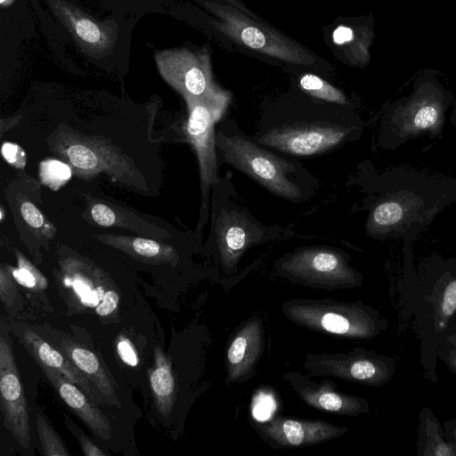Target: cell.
<instances>
[{"instance_id":"24","label":"cell","mask_w":456,"mask_h":456,"mask_svg":"<svg viewBox=\"0 0 456 456\" xmlns=\"http://www.w3.org/2000/svg\"><path fill=\"white\" fill-rule=\"evenodd\" d=\"M66 283L71 288L72 296L76 297L81 305L88 307L95 308L108 290L80 273H75Z\"/></svg>"},{"instance_id":"10","label":"cell","mask_w":456,"mask_h":456,"mask_svg":"<svg viewBox=\"0 0 456 456\" xmlns=\"http://www.w3.org/2000/svg\"><path fill=\"white\" fill-rule=\"evenodd\" d=\"M190 117L187 132L196 147L201 170L204 197L216 182V137L214 126L231 101L225 90L203 97H188Z\"/></svg>"},{"instance_id":"29","label":"cell","mask_w":456,"mask_h":456,"mask_svg":"<svg viewBox=\"0 0 456 456\" xmlns=\"http://www.w3.org/2000/svg\"><path fill=\"white\" fill-rule=\"evenodd\" d=\"M70 162L77 167L91 169L97 165L95 154L87 147L83 145H71L67 151Z\"/></svg>"},{"instance_id":"15","label":"cell","mask_w":456,"mask_h":456,"mask_svg":"<svg viewBox=\"0 0 456 456\" xmlns=\"http://www.w3.org/2000/svg\"><path fill=\"white\" fill-rule=\"evenodd\" d=\"M20 342L37 363L59 371L69 381L79 387L94 403L105 402L101 393L73 362L28 328L20 330Z\"/></svg>"},{"instance_id":"28","label":"cell","mask_w":456,"mask_h":456,"mask_svg":"<svg viewBox=\"0 0 456 456\" xmlns=\"http://www.w3.org/2000/svg\"><path fill=\"white\" fill-rule=\"evenodd\" d=\"M41 178L52 187H59L71 176L68 165L58 160H48L41 164Z\"/></svg>"},{"instance_id":"4","label":"cell","mask_w":456,"mask_h":456,"mask_svg":"<svg viewBox=\"0 0 456 456\" xmlns=\"http://www.w3.org/2000/svg\"><path fill=\"white\" fill-rule=\"evenodd\" d=\"M282 311L292 322L307 329L353 339H371L387 330L388 321L361 301L294 299Z\"/></svg>"},{"instance_id":"32","label":"cell","mask_w":456,"mask_h":456,"mask_svg":"<svg viewBox=\"0 0 456 456\" xmlns=\"http://www.w3.org/2000/svg\"><path fill=\"white\" fill-rule=\"evenodd\" d=\"M66 425L69 429L77 437L84 455L86 456H104L105 452L100 450L93 444L84 434L77 429V426L69 419H66Z\"/></svg>"},{"instance_id":"26","label":"cell","mask_w":456,"mask_h":456,"mask_svg":"<svg viewBox=\"0 0 456 456\" xmlns=\"http://www.w3.org/2000/svg\"><path fill=\"white\" fill-rule=\"evenodd\" d=\"M18 263V268L12 272V275L18 283L34 290L45 289L47 287L46 280L35 266L22 256H19Z\"/></svg>"},{"instance_id":"27","label":"cell","mask_w":456,"mask_h":456,"mask_svg":"<svg viewBox=\"0 0 456 456\" xmlns=\"http://www.w3.org/2000/svg\"><path fill=\"white\" fill-rule=\"evenodd\" d=\"M437 358L456 376V322L439 338Z\"/></svg>"},{"instance_id":"30","label":"cell","mask_w":456,"mask_h":456,"mask_svg":"<svg viewBox=\"0 0 456 456\" xmlns=\"http://www.w3.org/2000/svg\"><path fill=\"white\" fill-rule=\"evenodd\" d=\"M12 277L4 269L1 270L0 299L6 310L8 309L9 311L13 308L17 296L14 278Z\"/></svg>"},{"instance_id":"12","label":"cell","mask_w":456,"mask_h":456,"mask_svg":"<svg viewBox=\"0 0 456 456\" xmlns=\"http://www.w3.org/2000/svg\"><path fill=\"white\" fill-rule=\"evenodd\" d=\"M159 69L167 79L188 97H203L223 91L212 79L209 57L187 49L158 55Z\"/></svg>"},{"instance_id":"20","label":"cell","mask_w":456,"mask_h":456,"mask_svg":"<svg viewBox=\"0 0 456 456\" xmlns=\"http://www.w3.org/2000/svg\"><path fill=\"white\" fill-rule=\"evenodd\" d=\"M149 381L158 411L167 418L176 399V384L171 362L159 346L154 349V364L149 370Z\"/></svg>"},{"instance_id":"38","label":"cell","mask_w":456,"mask_h":456,"mask_svg":"<svg viewBox=\"0 0 456 456\" xmlns=\"http://www.w3.org/2000/svg\"><path fill=\"white\" fill-rule=\"evenodd\" d=\"M23 219L32 227L38 228L44 224V217L40 211L30 202H24L20 207Z\"/></svg>"},{"instance_id":"13","label":"cell","mask_w":456,"mask_h":456,"mask_svg":"<svg viewBox=\"0 0 456 456\" xmlns=\"http://www.w3.org/2000/svg\"><path fill=\"white\" fill-rule=\"evenodd\" d=\"M262 436L282 447L316 444L341 436L347 430L322 420H297L274 418L256 424Z\"/></svg>"},{"instance_id":"19","label":"cell","mask_w":456,"mask_h":456,"mask_svg":"<svg viewBox=\"0 0 456 456\" xmlns=\"http://www.w3.org/2000/svg\"><path fill=\"white\" fill-rule=\"evenodd\" d=\"M59 346L73 364L97 388L105 403L120 407L114 385L97 356L92 351L65 338Z\"/></svg>"},{"instance_id":"37","label":"cell","mask_w":456,"mask_h":456,"mask_svg":"<svg viewBox=\"0 0 456 456\" xmlns=\"http://www.w3.org/2000/svg\"><path fill=\"white\" fill-rule=\"evenodd\" d=\"M118 353L124 362L135 366L138 362L134 346L126 338H120L117 345Z\"/></svg>"},{"instance_id":"14","label":"cell","mask_w":456,"mask_h":456,"mask_svg":"<svg viewBox=\"0 0 456 456\" xmlns=\"http://www.w3.org/2000/svg\"><path fill=\"white\" fill-rule=\"evenodd\" d=\"M47 379L56 389L60 397L72 411L100 439L107 442L111 438L109 419L100 411L95 403L77 385L59 371L37 363Z\"/></svg>"},{"instance_id":"25","label":"cell","mask_w":456,"mask_h":456,"mask_svg":"<svg viewBox=\"0 0 456 456\" xmlns=\"http://www.w3.org/2000/svg\"><path fill=\"white\" fill-rule=\"evenodd\" d=\"M299 85L312 96L338 104L345 105L347 103L346 97L341 91L315 75L305 74L302 76Z\"/></svg>"},{"instance_id":"2","label":"cell","mask_w":456,"mask_h":456,"mask_svg":"<svg viewBox=\"0 0 456 456\" xmlns=\"http://www.w3.org/2000/svg\"><path fill=\"white\" fill-rule=\"evenodd\" d=\"M405 269L411 285L406 293L407 314L413 317L422 376L436 384L439 338L456 322V257L434 253L416 269L412 261L405 262Z\"/></svg>"},{"instance_id":"11","label":"cell","mask_w":456,"mask_h":456,"mask_svg":"<svg viewBox=\"0 0 456 456\" xmlns=\"http://www.w3.org/2000/svg\"><path fill=\"white\" fill-rule=\"evenodd\" d=\"M0 402L5 428L25 450L30 448L29 411L11 338L4 323L0 334Z\"/></svg>"},{"instance_id":"35","label":"cell","mask_w":456,"mask_h":456,"mask_svg":"<svg viewBox=\"0 0 456 456\" xmlns=\"http://www.w3.org/2000/svg\"><path fill=\"white\" fill-rule=\"evenodd\" d=\"M2 154L8 162L16 167H23L25 165V155L17 144L11 142L4 143Z\"/></svg>"},{"instance_id":"36","label":"cell","mask_w":456,"mask_h":456,"mask_svg":"<svg viewBox=\"0 0 456 456\" xmlns=\"http://www.w3.org/2000/svg\"><path fill=\"white\" fill-rule=\"evenodd\" d=\"M91 213L94 220L102 226H110L115 223L114 212L103 204L94 206Z\"/></svg>"},{"instance_id":"41","label":"cell","mask_w":456,"mask_h":456,"mask_svg":"<svg viewBox=\"0 0 456 456\" xmlns=\"http://www.w3.org/2000/svg\"><path fill=\"white\" fill-rule=\"evenodd\" d=\"M0 3H1L2 4H7V3H8V0H0Z\"/></svg>"},{"instance_id":"34","label":"cell","mask_w":456,"mask_h":456,"mask_svg":"<svg viewBox=\"0 0 456 456\" xmlns=\"http://www.w3.org/2000/svg\"><path fill=\"white\" fill-rule=\"evenodd\" d=\"M133 248L135 253L145 257L157 256L160 252V246L159 243L141 238H136L133 241Z\"/></svg>"},{"instance_id":"7","label":"cell","mask_w":456,"mask_h":456,"mask_svg":"<svg viewBox=\"0 0 456 456\" xmlns=\"http://www.w3.org/2000/svg\"><path fill=\"white\" fill-rule=\"evenodd\" d=\"M277 269L288 279L322 288H354L362 275L350 266L344 255L323 248H305L282 258Z\"/></svg>"},{"instance_id":"39","label":"cell","mask_w":456,"mask_h":456,"mask_svg":"<svg viewBox=\"0 0 456 456\" xmlns=\"http://www.w3.org/2000/svg\"><path fill=\"white\" fill-rule=\"evenodd\" d=\"M443 427L446 438L456 450V419L444 420Z\"/></svg>"},{"instance_id":"1","label":"cell","mask_w":456,"mask_h":456,"mask_svg":"<svg viewBox=\"0 0 456 456\" xmlns=\"http://www.w3.org/2000/svg\"><path fill=\"white\" fill-rule=\"evenodd\" d=\"M456 202V178L410 167H393L378 175L369 194L367 234L403 242L404 260L412 243L437 216Z\"/></svg>"},{"instance_id":"16","label":"cell","mask_w":456,"mask_h":456,"mask_svg":"<svg viewBox=\"0 0 456 456\" xmlns=\"http://www.w3.org/2000/svg\"><path fill=\"white\" fill-rule=\"evenodd\" d=\"M291 386L308 405L318 410L347 416H357L370 411V403L364 398L341 394L329 384H305L297 374H288Z\"/></svg>"},{"instance_id":"22","label":"cell","mask_w":456,"mask_h":456,"mask_svg":"<svg viewBox=\"0 0 456 456\" xmlns=\"http://www.w3.org/2000/svg\"><path fill=\"white\" fill-rule=\"evenodd\" d=\"M373 37L370 21L362 25H340L332 35L334 44L341 47L353 65L359 67H364L370 62V46Z\"/></svg>"},{"instance_id":"23","label":"cell","mask_w":456,"mask_h":456,"mask_svg":"<svg viewBox=\"0 0 456 456\" xmlns=\"http://www.w3.org/2000/svg\"><path fill=\"white\" fill-rule=\"evenodd\" d=\"M36 424L38 433L39 443L41 446V453L45 456H69L62 440L47 421L42 412L38 410L36 413Z\"/></svg>"},{"instance_id":"40","label":"cell","mask_w":456,"mask_h":456,"mask_svg":"<svg viewBox=\"0 0 456 456\" xmlns=\"http://www.w3.org/2000/svg\"><path fill=\"white\" fill-rule=\"evenodd\" d=\"M450 122L452 126L456 129V97L452 104V112L450 115Z\"/></svg>"},{"instance_id":"33","label":"cell","mask_w":456,"mask_h":456,"mask_svg":"<svg viewBox=\"0 0 456 456\" xmlns=\"http://www.w3.org/2000/svg\"><path fill=\"white\" fill-rule=\"evenodd\" d=\"M118 302V294L113 289H110L106 291L103 298L95 307V312L100 316H107L117 308Z\"/></svg>"},{"instance_id":"5","label":"cell","mask_w":456,"mask_h":456,"mask_svg":"<svg viewBox=\"0 0 456 456\" xmlns=\"http://www.w3.org/2000/svg\"><path fill=\"white\" fill-rule=\"evenodd\" d=\"M216 144L225 162L245 173L273 194L296 201L303 191L295 180L296 167L238 134L218 132Z\"/></svg>"},{"instance_id":"9","label":"cell","mask_w":456,"mask_h":456,"mask_svg":"<svg viewBox=\"0 0 456 456\" xmlns=\"http://www.w3.org/2000/svg\"><path fill=\"white\" fill-rule=\"evenodd\" d=\"M305 366L313 374L330 375L365 386L380 387L393 379L396 362L390 355L355 348L343 354L308 355Z\"/></svg>"},{"instance_id":"18","label":"cell","mask_w":456,"mask_h":456,"mask_svg":"<svg viewBox=\"0 0 456 456\" xmlns=\"http://www.w3.org/2000/svg\"><path fill=\"white\" fill-rule=\"evenodd\" d=\"M253 224L237 211L222 214L217 228V240L224 264H234L254 240Z\"/></svg>"},{"instance_id":"21","label":"cell","mask_w":456,"mask_h":456,"mask_svg":"<svg viewBox=\"0 0 456 456\" xmlns=\"http://www.w3.org/2000/svg\"><path fill=\"white\" fill-rule=\"evenodd\" d=\"M416 454L418 456H456V450L446 438L444 427L428 406L419 413Z\"/></svg>"},{"instance_id":"6","label":"cell","mask_w":456,"mask_h":456,"mask_svg":"<svg viewBox=\"0 0 456 456\" xmlns=\"http://www.w3.org/2000/svg\"><path fill=\"white\" fill-rule=\"evenodd\" d=\"M208 5L220 20L216 23L217 28L234 41L293 64L311 65L315 62L305 49L234 7L213 3Z\"/></svg>"},{"instance_id":"31","label":"cell","mask_w":456,"mask_h":456,"mask_svg":"<svg viewBox=\"0 0 456 456\" xmlns=\"http://www.w3.org/2000/svg\"><path fill=\"white\" fill-rule=\"evenodd\" d=\"M75 30L81 39L88 43H97L102 37L97 25L87 19L78 20L75 24Z\"/></svg>"},{"instance_id":"8","label":"cell","mask_w":456,"mask_h":456,"mask_svg":"<svg viewBox=\"0 0 456 456\" xmlns=\"http://www.w3.org/2000/svg\"><path fill=\"white\" fill-rule=\"evenodd\" d=\"M362 122L349 125L329 121L297 122L267 129L257 141L285 153L310 156L338 146L353 134H360Z\"/></svg>"},{"instance_id":"3","label":"cell","mask_w":456,"mask_h":456,"mask_svg":"<svg viewBox=\"0 0 456 456\" xmlns=\"http://www.w3.org/2000/svg\"><path fill=\"white\" fill-rule=\"evenodd\" d=\"M454 98L436 70H421L411 91L392 102L384 111L378 146L394 151L421 137L443 139L446 114Z\"/></svg>"},{"instance_id":"17","label":"cell","mask_w":456,"mask_h":456,"mask_svg":"<svg viewBox=\"0 0 456 456\" xmlns=\"http://www.w3.org/2000/svg\"><path fill=\"white\" fill-rule=\"evenodd\" d=\"M263 328L252 319L236 333L227 350V376L230 381L248 379L263 350Z\"/></svg>"}]
</instances>
